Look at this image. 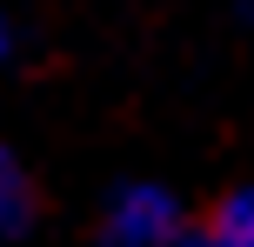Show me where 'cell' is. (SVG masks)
Here are the masks:
<instances>
[{"mask_svg": "<svg viewBox=\"0 0 254 247\" xmlns=\"http://www.w3.org/2000/svg\"><path fill=\"white\" fill-rule=\"evenodd\" d=\"M201 221L161 181H121L101 207V247H194Z\"/></svg>", "mask_w": 254, "mask_h": 247, "instance_id": "6da1fadb", "label": "cell"}, {"mask_svg": "<svg viewBox=\"0 0 254 247\" xmlns=\"http://www.w3.org/2000/svg\"><path fill=\"white\" fill-rule=\"evenodd\" d=\"M194 247H254V181L228 187V194L207 207L201 241H194Z\"/></svg>", "mask_w": 254, "mask_h": 247, "instance_id": "7a4b0ae2", "label": "cell"}, {"mask_svg": "<svg viewBox=\"0 0 254 247\" xmlns=\"http://www.w3.org/2000/svg\"><path fill=\"white\" fill-rule=\"evenodd\" d=\"M27 227H34V174L0 141V241H20Z\"/></svg>", "mask_w": 254, "mask_h": 247, "instance_id": "3957f363", "label": "cell"}, {"mask_svg": "<svg viewBox=\"0 0 254 247\" xmlns=\"http://www.w3.org/2000/svg\"><path fill=\"white\" fill-rule=\"evenodd\" d=\"M13 60H20V20H13V7L0 0V74H7Z\"/></svg>", "mask_w": 254, "mask_h": 247, "instance_id": "277c9868", "label": "cell"}]
</instances>
